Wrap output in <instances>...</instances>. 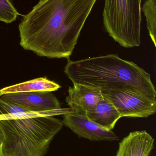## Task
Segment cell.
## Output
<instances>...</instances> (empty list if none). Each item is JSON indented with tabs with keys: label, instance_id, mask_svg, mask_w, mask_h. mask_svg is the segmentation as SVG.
<instances>
[{
	"label": "cell",
	"instance_id": "obj_1",
	"mask_svg": "<svg viewBox=\"0 0 156 156\" xmlns=\"http://www.w3.org/2000/svg\"><path fill=\"white\" fill-rule=\"evenodd\" d=\"M97 0H40L18 26L20 45L41 57L70 59Z\"/></svg>",
	"mask_w": 156,
	"mask_h": 156
},
{
	"label": "cell",
	"instance_id": "obj_2",
	"mask_svg": "<svg viewBox=\"0 0 156 156\" xmlns=\"http://www.w3.org/2000/svg\"><path fill=\"white\" fill-rule=\"evenodd\" d=\"M64 72L73 83L101 91L127 90L156 98L151 75L132 61L111 54L78 61L68 59Z\"/></svg>",
	"mask_w": 156,
	"mask_h": 156
},
{
	"label": "cell",
	"instance_id": "obj_3",
	"mask_svg": "<svg viewBox=\"0 0 156 156\" xmlns=\"http://www.w3.org/2000/svg\"><path fill=\"white\" fill-rule=\"evenodd\" d=\"M56 111L4 115L0 119L3 156H44L63 127Z\"/></svg>",
	"mask_w": 156,
	"mask_h": 156
},
{
	"label": "cell",
	"instance_id": "obj_4",
	"mask_svg": "<svg viewBox=\"0 0 156 156\" xmlns=\"http://www.w3.org/2000/svg\"><path fill=\"white\" fill-rule=\"evenodd\" d=\"M142 0H105L103 12L104 28L126 48L141 44Z\"/></svg>",
	"mask_w": 156,
	"mask_h": 156
},
{
	"label": "cell",
	"instance_id": "obj_5",
	"mask_svg": "<svg viewBox=\"0 0 156 156\" xmlns=\"http://www.w3.org/2000/svg\"><path fill=\"white\" fill-rule=\"evenodd\" d=\"M102 92L122 117L147 118L156 113V98L127 90H106Z\"/></svg>",
	"mask_w": 156,
	"mask_h": 156
},
{
	"label": "cell",
	"instance_id": "obj_6",
	"mask_svg": "<svg viewBox=\"0 0 156 156\" xmlns=\"http://www.w3.org/2000/svg\"><path fill=\"white\" fill-rule=\"evenodd\" d=\"M63 115V125L70 129L80 138L93 142H114L119 138L112 130H107L91 121L86 114L71 112Z\"/></svg>",
	"mask_w": 156,
	"mask_h": 156
},
{
	"label": "cell",
	"instance_id": "obj_7",
	"mask_svg": "<svg viewBox=\"0 0 156 156\" xmlns=\"http://www.w3.org/2000/svg\"><path fill=\"white\" fill-rule=\"evenodd\" d=\"M1 96L31 112H42L61 108L58 100L51 92L12 93Z\"/></svg>",
	"mask_w": 156,
	"mask_h": 156
},
{
	"label": "cell",
	"instance_id": "obj_8",
	"mask_svg": "<svg viewBox=\"0 0 156 156\" xmlns=\"http://www.w3.org/2000/svg\"><path fill=\"white\" fill-rule=\"evenodd\" d=\"M73 84L72 87H69L66 99L72 112L87 114L103 99L101 90L99 88L80 83Z\"/></svg>",
	"mask_w": 156,
	"mask_h": 156
},
{
	"label": "cell",
	"instance_id": "obj_9",
	"mask_svg": "<svg viewBox=\"0 0 156 156\" xmlns=\"http://www.w3.org/2000/svg\"><path fill=\"white\" fill-rule=\"evenodd\" d=\"M154 139L147 131L131 132L119 143L116 156H148Z\"/></svg>",
	"mask_w": 156,
	"mask_h": 156
},
{
	"label": "cell",
	"instance_id": "obj_10",
	"mask_svg": "<svg viewBox=\"0 0 156 156\" xmlns=\"http://www.w3.org/2000/svg\"><path fill=\"white\" fill-rule=\"evenodd\" d=\"M91 121L109 130L114 128L117 121L122 118L113 105L103 97L95 108L87 113Z\"/></svg>",
	"mask_w": 156,
	"mask_h": 156
},
{
	"label": "cell",
	"instance_id": "obj_11",
	"mask_svg": "<svg viewBox=\"0 0 156 156\" xmlns=\"http://www.w3.org/2000/svg\"><path fill=\"white\" fill-rule=\"evenodd\" d=\"M60 87L59 84L47 78H36L0 89V96L12 93L52 92L57 90Z\"/></svg>",
	"mask_w": 156,
	"mask_h": 156
},
{
	"label": "cell",
	"instance_id": "obj_12",
	"mask_svg": "<svg viewBox=\"0 0 156 156\" xmlns=\"http://www.w3.org/2000/svg\"><path fill=\"white\" fill-rule=\"evenodd\" d=\"M146 18L149 35L156 46V0H146L141 7Z\"/></svg>",
	"mask_w": 156,
	"mask_h": 156
},
{
	"label": "cell",
	"instance_id": "obj_13",
	"mask_svg": "<svg viewBox=\"0 0 156 156\" xmlns=\"http://www.w3.org/2000/svg\"><path fill=\"white\" fill-rule=\"evenodd\" d=\"M19 15L10 0H0V22L10 23Z\"/></svg>",
	"mask_w": 156,
	"mask_h": 156
},
{
	"label": "cell",
	"instance_id": "obj_14",
	"mask_svg": "<svg viewBox=\"0 0 156 156\" xmlns=\"http://www.w3.org/2000/svg\"><path fill=\"white\" fill-rule=\"evenodd\" d=\"M31 112L23 106L15 104L0 96V115Z\"/></svg>",
	"mask_w": 156,
	"mask_h": 156
},
{
	"label": "cell",
	"instance_id": "obj_15",
	"mask_svg": "<svg viewBox=\"0 0 156 156\" xmlns=\"http://www.w3.org/2000/svg\"><path fill=\"white\" fill-rule=\"evenodd\" d=\"M3 141L2 136L0 135V156H3Z\"/></svg>",
	"mask_w": 156,
	"mask_h": 156
},
{
	"label": "cell",
	"instance_id": "obj_16",
	"mask_svg": "<svg viewBox=\"0 0 156 156\" xmlns=\"http://www.w3.org/2000/svg\"></svg>",
	"mask_w": 156,
	"mask_h": 156
}]
</instances>
